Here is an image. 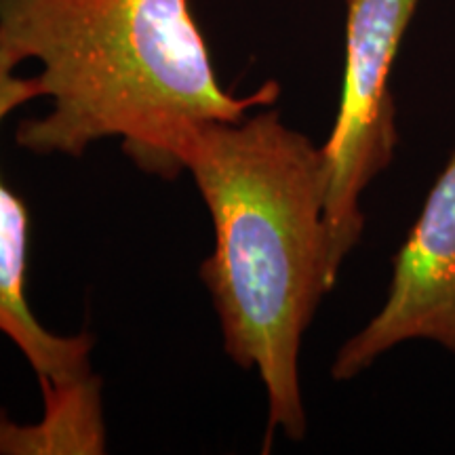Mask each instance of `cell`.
Returning <instances> with one entry per match:
<instances>
[{
    "mask_svg": "<svg viewBox=\"0 0 455 455\" xmlns=\"http://www.w3.org/2000/svg\"><path fill=\"white\" fill-rule=\"evenodd\" d=\"M213 221L201 276L226 355L255 369L268 398V435L308 428L299 356L304 335L338 276L325 220L323 150L275 108L204 123L181 150Z\"/></svg>",
    "mask_w": 455,
    "mask_h": 455,
    "instance_id": "obj_1",
    "label": "cell"
},
{
    "mask_svg": "<svg viewBox=\"0 0 455 455\" xmlns=\"http://www.w3.org/2000/svg\"><path fill=\"white\" fill-rule=\"evenodd\" d=\"M0 36L41 64L43 98L53 100L17 129L36 155L76 158L118 138L138 167L173 180L192 131L281 95L275 81L247 98L221 87L190 0H0Z\"/></svg>",
    "mask_w": 455,
    "mask_h": 455,
    "instance_id": "obj_2",
    "label": "cell"
},
{
    "mask_svg": "<svg viewBox=\"0 0 455 455\" xmlns=\"http://www.w3.org/2000/svg\"><path fill=\"white\" fill-rule=\"evenodd\" d=\"M422 0H346L344 72L338 114L323 150L331 268L341 266L365 228L361 198L396 148L390 76Z\"/></svg>",
    "mask_w": 455,
    "mask_h": 455,
    "instance_id": "obj_3",
    "label": "cell"
},
{
    "mask_svg": "<svg viewBox=\"0 0 455 455\" xmlns=\"http://www.w3.org/2000/svg\"><path fill=\"white\" fill-rule=\"evenodd\" d=\"M409 341H430L455 358V148L392 259L384 304L339 346L335 382H348Z\"/></svg>",
    "mask_w": 455,
    "mask_h": 455,
    "instance_id": "obj_4",
    "label": "cell"
},
{
    "mask_svg": "<svg viewBox=\"0 0 455 455\" xmlns=\"http://www.w3.org/2000/svg\"><path fill=\"white\" fill-rule=\"evenodd\" d=\"M24 61L0 36V124L28 101L43 98L38 76L17 74ZM30 212L0 175V335L13 341L36 373L44 392L89 378L93 338L89 333L57 335L36 321L28 304Z\"/></svg>",
    "mask_w": 455,
    "mask_h": 455,
    "instance_id": "obj_5",
    "label": "cell"
},
{
    "mask_svg": "<svg viewBox=\"0 0 455 455\" xmlns=\"http://www.w3.org/2000/svg\"><path fill=\"white\" fill-rule=\"evenodd\" d=\"M44 418L20 426L0 411V453H104L100 379L95 375L43 395Z\"/></svg>",
    "mask_w": 455,
    "mask_h": 455,
    "instance_id": "obj_6",
    "label": "cell"
}]
</instances>
